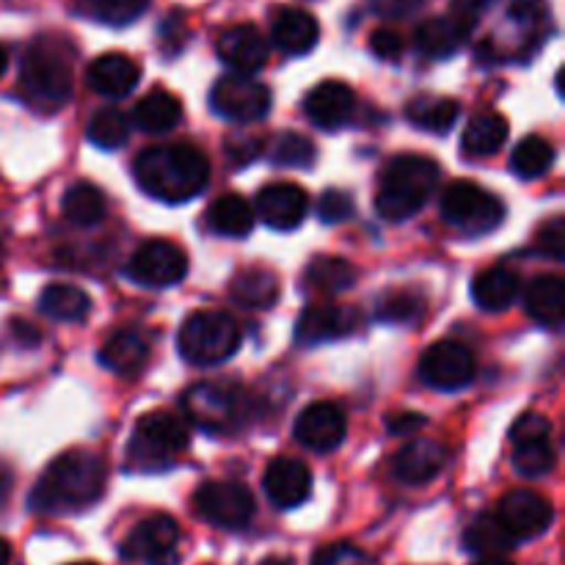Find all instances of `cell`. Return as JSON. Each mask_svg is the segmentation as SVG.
I'll return each mask as SVG.
<instances>
[{
    "instance_id": "7",
    "label": "cell",
    "mask_w": 565,
    "mask_h": 565,
    "mask_svg": "<svg viewBox=\"0 0 565 565\" xmlns=\"http://www.w3.org/2000/svg\"><path fill=\"white\" fill-rule=\"evenodd\" d=\"M441 218L467 235L494 232L505 218V204L475 182H452L441 193Z\"/></svg>"
},
{
    "instance_id": "23",
    "label": "cell",
    "mask_w": 565,
    "mask_h": 565,
    "mask_svg": "<svg viewBox=\"0 0 565 565\" xmlns=\"http://www.w3.org/2000/svg\"><path fill=\"white\" fill-rule=\"evenodd\" d=\"M472 33V25L463 20H458L456 14H441L430 17L414 33V44L423 55L428 58H450L452 53L463 47V42Z\"/></svg>"
},
{
    "instance_id": "2",
    "label": "cell",
    "mask_w": 565,
    "mask_h": 565,
    "mask_svg": "<svg viewBox=\"0 0 565 565\" xmlns=\"http://www.w3.org/2000/svg\"><path fill=\"white\" fill-rule=\"evenodd\" d=\"M103 491V458L88 450H70L44 469L31 494V508L39 513H77L92 508Z\"/></svg>"
},
{
    "instance_id": "48",
    "label": "cell",
    "mask_w": 565,
    "mask_h": 565,
    "mask_svg": "<svg viewBox=\"0 0 565 565\" xmlns=\"http://www.w3.org/2000/svg\"><path fill=\"white\" fill-rule=\"evenodd\" d=\"M403 36L397 31H390V28H379V31L370 36V47L379 58L384 61H397L403 55Z\"/></svg>"
},
{
    "instance_id": "38",
    "label": "cell",
    "mask_w": 565,
    "mask_h": 565,
    "mask_svg": "<svg viewBox=\"0 0 565 565\" xmlns=\"http://www.w3.org/2000/svg\"><path fill=\"white\" fill-rule=\"evenodd\" d=\"M552 166H555V147L541 136H527L511 154V169L524 180H535V177L546 174Z\"/></svg>"
},
{
    "instance_id": "35",
    "label": "cell",
    "mask_w": 565,
    "mask_h": 565,
    "mask_svg": "<svg viewBox=\"0 0 565 565\" xmlns=\"http://www.w3.org/2000/svg\"><path fill=\"white\" fill-rule=\"evenodd\" d=\"M64 218L75 226H97L105 218V196L92 182H75L64 193Z\"/></svg>"
},
{
    "instance_id": "43",
    "label": "cell",
    "mask_w": 565,
    "mask_h": 565,
    "mask_svg": "<svg viewBox=\"0 0 565 565\" xmlns=\"http://www.w3.org/2000/svg\"><path fill=\"white\" fill-rule=\"evenodd\" d=\"M312 565H375V563L367 552H362L359 546L340 541V544L320 546V550L315 552Z\"/></svg>"
},
{
    "instance_id": "55",
    "label": "cell",
    "mask_w": 565,
    "mask_h": 565,
    "mask_svg": "<svg viewBox=\"0 0 565 565\" xmlns=\"http://www.w3.org/2000/svg\"><path fill=\"white\" fill-rule=\"evenodd\" d=\"M259 565H292V561H287V557H268V561H263Z\"/></svg>"
},
{
    "instance_id": "32",
    "label": "cell",
    "mask_w": 565,
    "mask_h": 565,
    "mask_svg": "<svg viewBox=\"0 0 565 565\" xmlns=\"http://www.w3.org/2000/svg\"><path fill=\"white\" fill-rule=\"evenodd\" d=\"M39 309L53 320L77 323V320H86L92 298L75 285H47L39 296Z\"/></svg>"
},
{
    "instance_id": "14",
    "label": "cell",
    "mask_w": 565,
    "mask_h": 565,
    "mask_svg": "<svg viewBox=\"0 0 565 565\" xmlns=\"http://www.w3.org/2000/svg\"><path fill=\"white\" fill-rule=\"evenodd\" d=\"M497 519H500L502 527L511 533L513 541H527L535 535L546 533L555 519L550 502L541 494L530 489H516L511 494H505L497 508Z\"/></svg>"
},
{
    "instance_id": "30",
    "label": "cell",
    "mask_w": 565,
    "mask_h": 565,
    "mask_svg": "<svg viewBox=\"0 0 565 565\" xmlns=\"http://www.w3.org/2000/svg\"><path fill=\"white\" fill-rule=\"evenodd\" d=\"M207 221L215 235L246 237L254 230L257 215H254V207L241 193H224V196H218L210 204Z\"/></svg>"
},
{
    "instance_id": "40",
    "label": "cell",
    "mask_w": 565,
    "mask_h": 565,
    "mask_svg": "<svg viewBox=\"0 0 565 565\" xmlns=\"http://www.w3.org/2000/svg\"><path fill=\"white\" fill-rule=\"evenodd\" d=\"M513 469L524 478H544L555 469V447L552 439H535L513 445Z\"/></svg>"
},
{
    "instance_id": "21",
    "label": "cell",
    "mask_w": 565,
    "mask_h": 565,
    "mask_svg": "<svg viewBox=\"0 0 565 565\" xmlns=\"http://www.w3.org/2000/svg\"><path fill=\"white\" fill-rule=\"evenodd\" d=\"M359 326V312L351 307H309L298 318L296 337L303 345H320V342L342 340L353 334Z\"/></svg>"
},
{
    "instance_id": "6",
    "label": "cell",
    "mask_w": 565,
    "mask_h": 565,
    "mask_svg": "<svg viewBox=\"0 0 565 565\" xmlns=\"http://www.w3.org/2000/svg\"><path fill=\"white\" fill-rule=\"evenodd\" d=\"M241 326L235 318L218 309H202L193 312L191 318L182 323L180 337V353L185 362L199 364V367H213V364L226 362L241 348Z\"/></svg>"
},
{
    "instance_id": "5",
    "label": "cell",
    "mask_w": 565,
    "mask_h": 565,
    "mask_svg": "<svg viewBox=\"0 0 565 565\" xmlns=\"http://www.w3.org/2000/svg\"><path fill=\"white\" fill-rule=\"evenodd\" d=\"M188 447V425L171 412L143 414L127 447V463L136 472H158L174 463Z\"/></svg>"
},
{
    "instance_id": "8",
    "label": "cell",
    "mask_w": 565,
    "mask_h": 565,
    "mask_svg": "<svg viewBox=\"0 0 565 565\" xmlns=\"http://www.w3.org/2000/svg\"><path fill=\"white\" fill-rule=\"evenodd\" d=\"M188 417L207 434H232L246 414V397L237 386L202 381L185 392Z\"/></svg>"
},
{
    "instance_id": "56",
    "label": "cell",
    "mask_w": 565,
    "mask_h": 565,
    "mask_svg": "<svg viewBox=\"0 0 565 565\" xmlns=\"http://www.w3.org/2000/svg\"><path fill=\"white\" fill-rule=\"evenodd\" d=\"M6 66H9V53H6L3 47H0V75L6 72Z\"/></svg>"
},
{
    "instance_id": "54",
    "label": "cell",
    "mask_w": 565,
    "mask_h": 565,
    "mask_svg": "<svg viewBox=\"0 0 565 565\" xmlns=\"http://www.w3.org/2000/svg\"><path fill=\"white\" fill-rule=\"evenodd\" d=\"M11 563V550L3 539H0V565H9Z\"/></svg>"
},
{
    "instance_id": "37",
    "label": "cell",
    "mask_w": 565,
    "mask_h": 565,
    "mask_svg": "<svg viewBox=\"0 0 565 565\" xmlns=\"http://www.w3.org/2000/svg\"><path fill=\"white\" fill-rule=\"evenodd\" d=\"M147 6L149 0H77L75 9L88 20L121 28L136 22L147 11Z\"/></svg>"
},
{
    "instance_id": "16",
    "label": "cell",
    "mask_w": 565,
    "mask_h": 565,
    "mask_svg": "<svg viewBox=\"0 0 565 565\" xmlns=\"http://www.w3.org/2000/svg\"><path fill=\"white\" fill-rule=\"evenodd\" d=\"M356 110V94L342 81H323L303 97V114L315 127L323 130H340L353 119Z\"/></svg>"
},
{
    "instance_id": "4",
    "label": "cell",
    "mask_w": 565,
    "mask_h": 565,
    "mask_svg": "<svg viewBox=\"0 0 565 565\" xmlns=\"http://www.w3.org/2000/svg\"><path fill=\"white\" fill-rule=\"evenodd\" d=\"M20 86L39 108H61L72 97V86H75L70 44L64 39L39 36L22 55Z\"/></svg>"
},
{
    "instance_id": "31",
    "label": "cell",
    "mask_w": 565,
    "mask_h": 565,
    "mask_svg": "<svg viewBox=\"0 0 565 565\" xmlns=\"http://www.w3.org/2000/svg\"><path fill=\"white\" fill-rule=\"evenodd\" d=\"M182 119V103L174 94L154 88L149 92L141 103L132 110V121L141 127L143 132H169L180 125Z\"/></svg>"
},
{
    "instance_id": "22",
    "label": "cell",
    "mask_w": 565,
    "mask_h": 565,
    "mask_svg": "<svg viewBox=\"0 0 565 565\" xmlns=\"http://www.w3.org/2000/svg\"><path fill=\"white\" fill-rule=\"evenodd\" d=\"M141 81V66L125 53H105L92 61L86 83L103 97H125Z\"/></svg>"
},
{
    "instance_id": "42",
    "label": "cell",
    "mask_w": 565,
    "mask_h": 565,
    "mask_svg": "<svg viewBox=\"0 0 565 565\" xmlns=\"http://www.w3.org/2000/svg\"><path fill=\"white\" fill-rule=\"evenodd\" d=\"M425 298L417 290H395L386 292L379 301V320L386 323H414L423 318Z\"/></svg>"
},
{
    "instance_id": "50",
    "label": "cell",
    "mask_w": 565,
    "mask_h": 565,
    "mask_svg": "<svg viewBox=\"0 0 565 565\" xmlns=\"http://www.w3.org/2000/svg\"><path fill=\"white\" fill-rule=\"evenodd\" d=\"M489 3L491 0H450V14H456L458 20L469 22L475 28V22H478V17L483 14Z\"/></svg>"
},
{
    "instance_id": "15",
    "label": "cell",
    "mask_w": 565,
    "mask_h": 565,
    "mask_svg": "<svg viewBox=\"0 0 565 565\" xmlns=\"http://www.w3.org/2000/svg\"><path fill=\"white\" fill-rule=\"evenodd\" d=\"M348 419L334 403H312L296 419V439L312 452H331L342 445Z\"/></svg>"
},
{
    "instance_id": "39",
    "label": "cell",
    "mask_w": 565,
    "mask_h": 565,
    "mask_svg": "<svg viewBox=\"0 0 565 565\" xmlns=\"http://www.w3.org/2000/svg\"><path fill=\"white\" fill-rule=\"evenodd\" d=\"M88 141L99 149H119L127 143L130 136V121L121 110L116 108H103L92 116L88 121Z\"/></svg>"
},
{
    "instance_id": "12",
    "label": "cell",
    "mask_w": 565,
    "mask_h": 565,
    "mask_svg": "<svg viewBox=\"0 0 565 565\" xmlns=\"http://www.w3.org/2000/svg\"><path fill=\"white\" fill-rule=\"evenodd\" d=\"M188 254L171 241H149L127 263V276L143 287H171L185 279Z\"/></svg>"
},
{
    "instance_id": "10",
    "label": "cell",
    "mask_w": 565,
    "mask_h": 565,
    "mask_svg": "<svg viewBox=\"0 0 565 565\" xmlns=\"http://www.w3.org/2000/svg\"><path fill=\"white\" fill-rule=\"evenodd\" d=\"M193 505L204 522L224 530H243L257 511L252 491L232 480H210V483L199 486L193 494Z\"/></svg>"
},
{
    "instance_id": "27",
    "label": "cell",
    "mask_w": 565,
    "mask_h": 565,
    "mask_svg": "<svg viewBox=\"0 0 565 565\" xmlns=\"http://www.w3.org/2000/svg\"><path fill=\"white\" fill-rule=\"evenodd\" d=\"M527 315L550 329H561L565 318V285L561 276H539L524 292Z\"/></svg>"
},
{
    "instance_id": "44",
    "label": "cell",
    "mask_w": 565,
    "mask_h": 565,
    "mask_svg": "<svg viewBox=\"0 0 565 565\" xmlns=\"http://www.w3.org/2000/svg\"><path fill=\"white\" fill-rule=\"evenodd\" d=\"M353 210L356 207H353L351 193L337 191V188H329L318 202V215L326 224H342V221L353 218Z\"/></svg>"
},
{
    "instance_id": "45",
    "label": "cell",
    "mask_w": 565,
    "mask_h": 565,
    "mask_svg": "<svg viewBox=\"0 0 565 565\" xmlns=\"http://www.w3.org/2000/svg\"><path fill=\"white\" fill-rule=\"evenodd\" d=\"M513 445H522V441H535V439H552V425L544 414H524L516 419V425L511 428Z\"/></svg>"
},
{
    "instance_id": "20",
    "label": "cell",
    "mask_w": 565,
    "mask_h": 565,
    "mask_svg": "<svg viewBox=\"0 0 565 565\" xmlns=\"http://www.w3.org/2000/svg\"><path fill=\"white\" fill-rule=\"evenodd\" d=\"M320 39V25L309 11L296 6H281L270 20V42L285 55H307Z\"/></svg>"
},
{
    "instance_id": "36",
    "label": "cell",
    "mask_w": 565,
    "mask_h": 565,
    "mask_svg": "<svg viewBox=\"0 0 565 565\" xmlns=\"http://www.w3.org/2000/svg\"><path fill=\"white\" fill-rule=\"evenodd\" d=\"M513 544L516 541L511 539V533L502 527L497 516L475 519L463 533V546L480 557H502L508 550H513Z\"/></svg>"
},
{
    "instance_id": "29",
    "label": "cell",
    "mask_w": 565,
    "mask_h": 565,
    "mask_svg": "<svg viewBox=\"0 0 565 565\" xmlns=\"http://www.w3.org/2000/svg\"><path fill=\"white\" fill-rule=\"evenodd\" d=\"M508 138V119L494 114V110H483L475 116L467 125L461 138V149L467 158H489V154L500 152V147Z\"/></svg>"
},
{
    "instance_id": "41",
    "label": "cell",
    "mask_w": 565,
    "mask_h": 565,
    "mask_svg": "<svg viewBox=\"0 0 565 565\" xmlns=\"http://www.w3.org/2000/svg\"><path fill=\"white\" fill-rule=\"evenodd\" d=\"M318 158V149L301 132H281L270 147V160L279 166H290V169H309Z\"/></svg>"
},
{
    "instance_id": "49",
    "label": "cell",
    "mask_w": 565,
    "mask_h": 565,
    "mask_svg": "<svg viewBox=\"0 0 565 565\" xmlns=\"http://www.w3.org/2000/svg\"><path fill=\"white\" fill-rule=\"evenodd\" d=\"M425 0H370L373 11L384 20H406L423 9Z\"/></svg>"
},
{
    "instance_id": "11",
    "label": "cell",
    "mask_w": 565,
    "mask_h": 565,
    "mask_svg": "<svg viewBox=\"0 0 565 565\" xmlns=\"http://www.w3.org/2000/svg\"><path fill=\"white\" fill-rule=\"evenodd\" d=\"M210 105L224 119L248 125V121H259L268 116L270 88L254 81V77L232 72V75H224L215 83L213 94H210Z\"/></svg>"
},
{
    "instance_id": "52",
    "label": "cell",
    "mask_w": 565,
    "mask_h": 565,
    "mask_svg": "<svg viewBox=\"0 0 565 565\" xmlns=\"http://www.w3.org/2000/svg\"><path fill=\"white\" fill-rule=\"evenodd\" d=\"M11 489H14V469H11L9 463L0 461V508L9 502Z\"/></svg>"
},
{
    "instance_id": "19",
    "label": "cell",
    "mask_w": 565,
    "mask_h": 565,
    "mask_svg": "<svg viewBox=\"0 0 565 565\" xmlns=\"http://www.w3.org/2000/svg\"><path fill=\"white\" fill-rule=\"evenodd\" d=\"M265 491L276 508H298L312 494V472L298 458H276L265 472Z\"/></svg>"
},
{
    "instance_id": "24",
    "label": "cell",
    "mask_w": 565,
    "mask_h": 565,
    "mask_svg": "<svg viewBox=\"0 0 565 565\" xmlns=\"http://www.w3.org/2000/svg\"><path fill=\"white\" fill-rule=\"evenodd\" d=\"M447 461V450L436 439H414L397 452L395 478L408 486H423L441 472Z\"/></svg>"
},
{
    "instance_id": "46",
    "label": "cell",
    "mask_w": 565,
    "mask_h": 565,
    "mask_svg": "<svg viewBox=\"0 0 565 565\" xmlns=\"http://www.w3.org/2000/svg\"><path fill=\"white\" fill-rule=\"evenodd\" d=\"M539 252L546 254L552 259L565 257V221L563 218H552L550 224H544V230L539 232Z\"/></svg>"
},
{
    "instance_id": "3",
    "label": "cell",
    "mask_w": 565,
    "mask_h": 565,
    "mask_svg": "<svg viewBox=\"0 0 565 565\" xmlns=\"http://www.w3.org/2000/svg\"><path fill=\"white\" fill-rule=\"evenodd\" d=\"M436 182H439V166L434 160L425 154H397L381 174L375 210L384 221L401 224L428 204Z\"/></svg>"
},
{
    "instance_id": "17",
    "label": "cell",
    "mask_w": 565,
    "mask_h": 565,
    "mask_svg": "<svg viewBox=\"0 0 565 565\" xmlns=\"http://www.w3.org/2000/svg\"><path fill=\"white\" fill-rule=\"evenodd\" d=\"M307 210V191L292 185V182H274V185H265L263 191L257 193V215L263 224L270 226V230H296V226H301Z\"/></svg>"
},
{
    "instance_id": "18",
    "label": "cell",
    "mask_w": 565,
    "mask_h": 565,
    "mask_svg": "<svg viewBox=\"0 0 565 565\" xmlns=\"http://www.w3.org/2000/svg\"><path fill=\"white\" fill-rule=\"evenodd\" d=\"M218 58L224 61L235 75H252V72L263 70L268 61V42L263 33L254 25H232L218 36Z\"/></svg>"
},
{
    "instance_id": "26",
    "label": "cell",
    "mask_w": 565,
    "mask_h": 565,
    "mask_svg": "<svg viewBox=\"0 0 565 565\" xmlns=\"http://www.w3.org/2000/svg\"><path fill=\"white\" fill-rule=\"evenodd\" d=\"M279 276L268 268H243L241 274L232 279L230 298L243 309H270L279 298Z\"/></svg>"
},
{
    "instance_id": "1",
    "label": "cell",
    "mask_w": 565,
    "mask_h": 565,
    "mask_svg": "<svg viewBox=\"0 0 565 565\" xmlns=\"http://www.w3.org/2000/svg\"><path fill=\"white\" fill-rule=\"evenodd\" d=\"M132 174L152 199L180 204L207 188L210 163L191 143H160L138 152Z\"/></svg>"
},
{
    "instance_id": "34",
    "label": "cell",
    "mask_w": 565,
    "mask_h": 565,
    "mask_svg": "<svg viewBox=\"0 0 565 565\" xmlns=\"http://www.w3.org/2000/svg\"><path fill=\"white\" fill-rule=\"evenodd\" d=\"M359 279V270L342 257H315L309 263L303 281L315 292H342L351 290Z\"/></svg>"
},
{
    "instance_id": "51",
    "label": "cell",
    "mask_w": 565,
    "mask_h": 565,
    "mask_svg": "<svg viewBox=\"0 0 565 565\" xmlns=\"http://www.w3.org/2000/svg\"><path fill=\"white\" fill-rule=\"evenodd\" d=\"M386 428H390V434L395 436H408L414 434V430L425 428V417L423 414H395V417H390V423H386Z\"/></svg>"
},
{
    "instance_id": "33",
    "label": "cell",
    "mask_w": 565,
    "mask_h": 565,
    "mask_svg": "<svg viewBox=\"0 0 565 565\" xmlns=\"http://www.w3.org/2000/svg\"><path fill=\"white\" fill-rule=\"evenodd\" d=\"M458 114H461V103L450 97H430V94H423V97L412 99L406 105V116L412 125L423 127L428 132H439V136L456 125Z\"/></svg>"
},
{
    "instance_id": "53",
    "label": "cell",
    "mask_w": 565,
    "mask_h": 565,
    "mask_svg": "<svg viewBox=\"0 0 565 565\" xmlns=\"http://www.w3.org/2000/svg\"><path fill=\"white\" fill-rule=\"evenodd\" d=\"M472 565H516V563L505 561V557H480V561L472 563Z\"/></svg>"
},
{
    "instance_id": "28",
    "label": "cell",
    "mask_w": 565,
    "mask_h": 565,
    "mask_svg": "<svg viewBox=\"0 0 565 565\" xmlns=\"http://www.w3.org/2000/svg\"><path fill=\"white\" fill-rule=\"evenodd\" d=\"M149 359V345L138 331H119V334L110 337L108 342L99 351V362L116 375H136L138 370L147 364Z\"/></svg>"
},
{
    "instance_id": "13",
    "label": "cell",
    "mask_w": 565,
    "mask_h": 565,
    "mask_svg": "<svg viewBox=\"0 0 565 565\" xmlns=\"http://www.w3.org/2000/svg\"><path fill=\"white\" fill-rule=\"evenodd\" d=\"M419 375L428 386L441 392H456L472 384L475 359L467 345L452 340L434 342L419 359Z\"/></svg>"
},
{
    "instance_id": "9",
    "label": "cell",
    "mask_w": 565,
    "mask_h": 565,
    "mask_svg": "<svg viewBox=\"0 0 565 565\" xmlns=\"http://www.w3.org/2000/svg\"><path fill=\"white\" fill-rule=\"evenodd\" d=\"M121 557L132 565H177L180 563V527L166 513L147 516L125 539Z\"/></svg>"
},
{
    "instance_id": "57",
    "label": "cell",
    "mask_w": 565,
    "mask_h": 565,
    "mask_svg": "<svg viewBox=\"0 0 565 565\" xmlns=\"http://www.w3.org/2000/svg\"><path fill=\"white\" fill-rule=\"evenodd\" d=\"M72 565H97V563H72Z\"/></svg>"
},
{
    "instance_id": "47",
    "label": "cell",
    "mask_w": 565,
    "mask_h": 565,
    "mask_svg": "<svg viewBox=\"0 0 565 565\" xmlns=\"http://www.w3.org/2000/svg\"><path fill=\"white\" fill-rule=\"evenodd\" d=\"M259 152H263V143H259L257 138L241 136V132L232 138H226V158H230V163L246 166V163H252Z\"/></svg>"
},
{
    "instance_id": "25",
    "label": "cell",
    "mask_w": 565,
    "mask_h": 565,
    "mask_svg": "<svg viewBox=\"0 0 565 565\" xmlns=\"http://www.w3.org/2000/svg\"><path fill=\"white\" fill-rule=\"evenodd\" d=\"M519 292H522V279H519L516 270L505 268V265L486 268L472 281L475 303L486 312H502L516 301Z\"/></svg>"
}]
</instances>
